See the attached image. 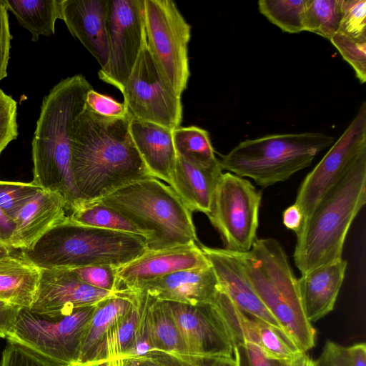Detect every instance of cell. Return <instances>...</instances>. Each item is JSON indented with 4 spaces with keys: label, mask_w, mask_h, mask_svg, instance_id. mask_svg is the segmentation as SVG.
<instances>
[{
    "label": "cell",
    "mask_w": 366,
    "mask_h": 366,
    "mask_svg": "<svg viewBox=\"0 0 366 366\" xmlns=\"http://www.w3.org/2000/svg\"><path fill=\"white\" fill-rule=\"evenodd\" d=\"M11 39L7 6L5 0H0V81L7 76Z\"/></svg>",
    "instance_id": "44"
},
{
    "label": "cell",
    "mask_w": 366,
    "mask_h": 366,
    "mask_svg": "<svg viewBox=\"0 0 366 366\" xmlns=\"http://www.w3.org/2000/svg\"><path fill=\"white\" fill-rule=\"evenodd\" d=\"M306 0H259L258 8L270 22L283 31L300 33L303 31Z\"/></svg>",
    "instance_id": "33"
},
{
    "label": "cell",
    "mask_w": 366,
    "mask_h": 366,
    "mask_svg": "<svg viewBox=\"0 0 366 366\" xmlns=\"http://www.w3.org/2000/svg\"><path fill=\"white\" fill-rule=\"evenodd\" d=\"M146 358L159 366H237L235 356H207L191 353H172L154 350Z\"/></svg>",
    "instance_id": "34"
},
{
    "label": "cell",
    "mask_w": 366,
    "mask_h": 366,
    "mask_svg": "<svg viewBox=\"0 0 366 366\" xmlns=\"http://www.w3.org/2000/svg\"><path fill=\"white\" fill-rule=\"evenodd\" d=\"M199 243L157 251L147 250L118 269L117 277L121 287L131 288L141 282L179 270L209 265Z\"/></svg>",
    "instance_id": "18"
},
{
    "label": "cell",
    "mask_w": 366,
    "mask_h": 366,
    "mask_svg": "<svg viewBox=\"0 0 366 366\" xmlns=\"http://www.w3.org/2000/svg\"><path fill=\"white\" fill-rule=\"evenodd\" d=\"M114 293L84 283L70 269H41L35 300L29 310L47 318H58L97 304Z\"/></svg>",
    "instance_id": "15"
},
{
    "label": "cell",
    "mask_w": 366,
    "mask_h": 366,
    "mask_svg": "<svg viewBox=\"0 0 366 366\" xmlns=\"http://www.w3.org/2000/svg\"><path fill=\"white\" fill-rule=\"evenodd\" d=\"M347 262L343 259L320 266L297 279L308 320L315 322L333 310Z\"/></svg>",
    "instance_id": "23"
},
{
    "label": "cell",
    "mask_w": 366,
    "mask_h": 366,
    "mask_svg": "<svg viewBox=\"0 0 366 366\" xmlns=\"http://www.w3.org/2000/svg\"><path fill=\"white\" fill-rule=\"evenodd\" d=\"M41 269L21 254L0 258V301L29 310L35 300Z\"/></svg>",
    "instance_id": "25"
},
{
    "label": "cell",
    "mask_w": 366,
    "mask_h": 366,
    "mask_svg": "<svg viewBox=\"0 0 366 366\" xmlns=\"http://www.w3.org/2000/svg\"><path fill=\"white\" fill-rule=\"evenodd\" d=\"M237 366H239V365H238V362H237Z\"/></svg>",
    "instance_id": "54"
},
{
    "label": "cell",
    "mask_w": 366,
    "mask_h": 366,
    "mask_svg": "<svg viewBox=\"0 0 366 366\" xmlns=\"http://www.w3.org/2000/svg\"><path fill=\"white\" fill-rule=\"evenodd\" d=\"M262 192L247 179L222 173L207 214L222 240L224 249L249 251L257 237Z\"/></svg>",
    "instance_id": "10"
},
{
    "label": "cell",
    "mask_w": 366,
    "mask_h": 366,
    "mask_svg": "<svg viewBox=\"0 0 366 366\" xmlns=\"http://www.w3.org/2000/svg\"><path fill=\"white\" fill-rule=\"evenodd\" d=\"M339 32L358 41H366V1L341 0Z\"/></svg>",
    "instance_id": "37"
},
{
    "label": "cell",
    "mask_w": 366,
    "mask_h": 366,
    "mask_svg": "<svg viewBox=\"0 0 366 366\" xmlns=\"http://www.w3.org/2000/svg\"><path fill=\"white\" fill-rule=\"evenodd\" d=\"M148 305V302H147ZM155 347L149 331L147 309L141 321L132 345L122 358L139 359L145 357L149 352L154 350Z\"/></svg>",
    "instance_id": "43"
},
{
    "label": "cell",
    "mask_w": 366,
    "mask_h": 366,
    "mask_svg": "<svg viewBox=\"0 0 366 366\" xmlns=\"http://www.w3.org/2000/svg\"><path fill=\"white\" fill-rule=\"evenodd\" d=\"M0 366H66L51 361L16 342L7 341Z\"/></svg>",
    "instance_id": "39"
},
{
    "label": "cell",
    "mask_w": 366,
    "mask_h": 366,
    "mask_svg": "<svg viewBox=\"0 0 366 366\" xmlns=\"http://www.w3.org/2000/svg\"><path fill=\"white\" fill-rule=\"evenodd\" d=\"M213 304L226 323L235 345L252 342L267 357L285 362L303 352L285 333L239 308L221 288Z\"/></svg>",
    "instance_id": "16"
},
{
    "label": "cell",
    "mask_w": 366,
    "mask_h": 366,
    "mask_svg": "<svg viewBox=\"0 0 366 366\" xmlns=\"http://www.w3.org/2000/svg\"><path fill=\"white\" fill-rule=\"evenodd\" d=\"M147 320L155 350L188 353L180 332L163 302L149 295Z\"/></svg>",
    "instance_id": "29"
},
{
    "label": "cell",
    "mask_w": 366,
    "mask_h": 366,
    "mask_svg": "<svg viewBox=\"0 0 366 366\" xmlns=\"http://www.w3.org/2000/svg\"><path fill=\"white\" fill-rule=\"evenodd\" d=\"M364 154H366L365 102L342 134L301 183L295 204L302 211L304 219Z\"/></svg>",
    "instance_id": "12"
},
{
    "label": "cell",
    "mask_w": 366,
    "mask_h": 366,
    "mask_svg": "<svg viewBox=\"0 0 366 366\" xmlns=\"http://www.w3.org/2000/svg\"><path fill=\"white\" fill-rule=\"evenodd\" d=\"M129 132L151 175L171 187L177 154L172 131L129 115Z\"/></svg>",
    "instance_id": "22"
},
{
    "label": "cell",
    "mask_w": 366,
    "mask_h": 366,
    "mask_svg": "<svg viewBox=\"0 0 366 366\" xmlns=\"http://www.w3.org/2000/svg\"><path fill=\"white\" fill-rule=\"evenodd\" d=\"M97 305L76 309L58 318H47L22 308L12 332L6 339L54 362L76 366Z\"/></svg>",
    "instance_id": "8"
},
{
    "label": "cell",
    "mask_w": 366,
    "mask_h": 366,
    "mask_svg": "<svg viewBox=\"0 0 366 366\" xmlns=\"http://www.w3.org/2000/svg\"><path fill=\"white\" fill-rule=\"evenodd\" d=\"M334 141L333 137L320 132L267 135L239 142L219 162L222 170L251 178L267 187L309 167Z\"/></svg>",
    "instance_id": "7"
},
{
    "label": "cell",
    "mask_w": 366,
    "mask_h": 366,
    "mask_svg": "<svg viewBox=\"0 0 366 366\" xmlns=\"http://www.w3.org/2000/svg\"><path fill=\"white\" fill-rule=\"evenodd\" d=\"M17 102L0 89V154L18 137Z\"/></svg>",
    "instance_id": "40"
},
{
    "label": "cell",
    "mask_w": 366,
    "mask_h": 366,
    "mask_svg": "<svg viewBox=\"0 0 366 366\" xmlns=\"http://www.w3.org/2000/svg\"><path fill=\"white\" fill-rule=\"evenodd\" d=\"M39 189L32 182L0 180V207L14 222L21 207Z\"/></svg>",
    "instance_id": "35"
},
{
    "label": "cell",
    "mask_w": 366,
    "mask_h": 366,
    "mask_svg": "<svg viewBox=\"0 0 366 366\" xmlns=\"http://www.w3.org/2000/svg\"><path fill=\"white\" fill-rule=\"evenodd\" d=\"M81 366H127L124 358L105 359L93 361Z\"/></svg>",
    "instance_id": "51"
},
{
    "label": "cell",
    "mask_w": 366,
    "mask_h": 366,
    "mask_svg": "<svg viewBox=\"0 0 366 366\" xmlns=\"http://www.w3.org/2000/svg\"><path fill=\"white\" fill-rule=\"evenodd\" d=\"M19 24L29 30L32 41H38L41 35L54 34L55 23L61 19V0H5Z\"/></svg>",
    "instance_id": "28"
},
{
    "label": "cell",
    "mask_w": 366,
    "mask_h": 366,
    "mask_svg": "<svg viewBox=\"0 0 366 366\" xmlns=\"http://www.w3.org/2000/svg\"><path fill=\"white\" fill-rule=\"evenodd\" d=\"M66 218L62 196L39 189L14 219V229L8 245L13 249H27Z\"/></svg>",
    "instance_id": "21"
},
{
    "label": "cell",
    "mask_w": 366,
    "mask_h": 366,
    "mask_svg": "<svg viewBox=\"0 0 366 366\" xmlns=\"http://www.w3.org/2000/svg\"><path fill=\"white\" fill-rule=\"evenodd\" d=\"M121 92L131 117L172 131L180 127L181 97L161 74L147 42Z\"/></svg>",
    "instance_id": "11"
},
{
    "label": "cell",
    "mask_w": 366,
    "mask_h": 366,
    "mask_svg": "<svg viewBox=\"0 0 366 366\" xmlns=\"http://www.w3.org/2000/svg\"><path fill=\"white\" fill-rule=\"evenodd\" d=\"M330 41L352 66L360 82L364 84L366 81V41L354 39L339 31Z\"/></svg>",
    "instance_id": "36"
},
{
    "label": "cell",
    "mask_w": 366,
    "mask_h": 366,
    "mask_svg": "<svg viewBox=\"0 0 366 366\" xmlns=\"http://www.w3.org/2000/svg\"><path fill=\"white\" fill-rule=\"evenodd\" d=\"M199 245L212 266L221 290L234 304L285 334L254 292L236 257L224 249L212 248L201 243Z\"/></svg>",
    "instance_id": "19"
},
{
    "label": "cell",
    "mask_w": 366,
    "mask_h": 366,
    "mask_svg": "<svg viewBox=\"0 0 366 366\" xmlns=\"http://www.w3.org/2000/svg\"><path fill=\"white\" fill-rule=\"evenodd\" d=\"M109 0H61V19L104 67L109 58L107 19Z\"/></svg>",
    "instance_id": "20"
},
{
    "label": "cell",
    "mask_w": 366,
    "mask_h": 366,
    "mask_svg": "<svg viewBox=\"0 0 366 366\" xmlns=\"http://www.w3.org/2000/svg\"><path fill=\"white\" fill-rule=\"evenodd\" d=\"M138 291L122 287L97 303L90 321L76 366L94 360L99 345L109 330L131 308Z\"/></svg>",
    "instance_id": "26"
},
{
    "label": "cell",
    "mask_w": 366,
    "mask_h": 366,
    "mask_svg": "<svg viewBox=\"0 0 366 366\" xmlns=\"http://www.w3.org/2000/svg\"><path fill=\"white\" fill-rule=\"evenodd\" d=\"M126 360V365L127 366H159L156 363L146 359V358H139V359H127Z\"/></svg>",
    "instance_id": "52"
},
{
    "label": "cell",
    "mask_w": 366,
    "mask_h": 366,
    "mask_svg": "<svg viewBox=\"0 0 366 366\" xmlns=\"http://www.w3.org/2000/svg\"><path fill=\"white\" fill-rule=\"evenodd\" d=\"M147 46L161 74L180 97L190 76L191 26L171 0H144Z\"/></svg>",
    "instance_id": "9"
},
{
    "label": "cell",
    "mask_w": 366,
    "mask_h": 366,
    "mask_svg": "<svg viewBox=\"0 0 366 366\" xmlns=\"http://www.w3.org/2000/svg\"><path fill=\"white\" fill-rule=\"evenodd\" d=\"M234 353L239 366H288L287 362L267 357L257 345L249 342L237 344Z\"/></svg>",
    "instance_id": "42"
},
{
    "label": "cell",
    "mask_w": 366,
    "mask_h": 366,
    "mask_svg": "<svg viewBox=\"0 0 366 366\" xmlns=\"http://www.w3.org/2000/svg\"><path fill=\"white\" fill-rule=\"evenodd\" d=\"M21 309L0 301V337L6 339L12 332Z\"/></svg>",
    "instance_id": "46"
},
{
    "label": "cell",
    "mask_w": 366,
    "mask_h": 366,
    "mask_svg": "<svg viewBox=\"0 0 366 366\" xmlns=\"http://www.w3.org/2000/svg\"><path fill=\"white\" fill-rule=\"evenodd\" d=\"M174 149L177 156L202 165L219 162L214 155L207 131L196 126L178 127L172 131Z\"/></svg>",
    "instance_id": "31"
},
{
    "label": "cell",
    "mask_w": 366,
    "mask_h": 366,
    "mask_svg": "<svg viewBox=\"0 0 366 366\" xmlns=\"http://www.w3.org/2000/svg\"><path fill=\"white\" fill-rule=\"evenodd\" d=\"M85 106L92 112L107 117H125L129 115L124 103L100 94L93 88L86 95Z\"/></svg>",
    "instance_id": "41"
},
{
    "label": "cell",
    "mask_w": 366,
    "mask_h": 366,
    "mask_svg": "<svg viewBox=\"0 0 366 366\" xmlns=\"http://www.w3.org/2000/svg\"><path fill=\"white\" fill-rule=\"evenodd\" d=\"M14 229L13 220L0 207V243L8 245Z\"/></svg>",
    "instance_id": "49"
},
{
    "label": "cell",
    "mask_w": 366,
    "mask_h": 366,
    "mask_svg": "<svg viewBox=\"0 0 366 366\" xmlns=\"http://www.w3.org/2000/svg\"><path fill=\"white\" fill-rule=\"evenodd\" d=\"M287 364L288 366H317L316 360L309 356L307 352H302Z\"/></svg>",
    "instance_id": "50"
},
{
    "label": "cell",
    "mask_w": 366,
    "mask_h": 366,
    "mask_svg": "<svg viewBox=\"0 0 366 366\" xmlns=\"http://www.w3.org/2000/svg\"><path fill=\"white\" fill-rule=\"evenodd\" d=\"M129 114L107 117L84 107L74 124L71 170L83 202L101 199L132 182L153 177L129 132Z\"/></svg>",
    "instance_id": "1"
},
{
    "label": "cell",
    "mask_w": 366,
    "mask_h": 366,
    "mask_svg": "<svg viewBox=\"0 0 366 366\" xmlns=\"http://www.w3.org/2000/svg\"><path fill=\"white\" fill-rule=\"evenodd\" d=\"M138 292L134 305L104 335L93 361L122 358L129 348L148 302L147 294L139 291Z\"/></svg>",
    "instance_id": "27"
},
{
    "label": "cell",
    "mask_w": 366,
    "mask_h": 366,
    "mask_svg": "<svg viewBox=\"0 0 366 366\" xmlns=\"http://www.w3.org/2000/svg\"><path fill=\"white\" fill-rule=\"evenodd\" d=\"M349 366H366V345L355 343L345 347Z\"/></svg>",
    "instance_id": "48"
},
{
    "label": "cell",
    "mask_w": 366,
    "mask_h": 366,
    "mask_svg": "<svg viewBox=\"0 0 366 366\" xmlns=\"http://www.w3.org/2000/svg\"><path fill=\"white\" fill-rule=\"evenodd\" d=\"M109 58L99 78L120 92L147 42L144 0H109Z\"/></svg>",
    "instance_id": "13"
},
{
    "label": "cell",
    "mask_w": 366,
    "mask_h": 366,
    "mask_svg": "<svg viewBox=\"0 0 366 366\" xmlns=\"http://www.w3.org/2000/svg\"><path fill=\"white\" fill-rule=\"evenodd\" d=\"M92 88L81 74L56 84L43 99L31 143L32 182L61 194L67 214L83 202L71 170V139L75 119Z\"/></svg>",
    "instance_id": "2"
},
{
    "label": "cell",
    "mask_w": 366,
    "mask_h": 366,
    "mask_svg": "<svg viewBox=\"0 0 366 366\" xmlns=\"http://www.w3.org/2000/svg\"><path fill=\"white\" fill-rule=\"evenodd\" d=\"M316 362L317 366H349L345 347L330 340L325 342Z\"/></svg>",
    "instance_id": "45"
},
{
    "label": "cell",
    "mask_w": 366,
    "mask_h": 366,
    "mask_svg": "<svg viewBox=\"0 0 366 366\" xmlns=\"http://www.w3.org/2000/svg\"><path fill=\"white\" fill-rule=\"evenodd\" d=\"M67 218L81 224L132 233L146 239L144 233L135 224L99 201L83 202L68 214Z\"/></svg>",
    "instance_id": "30"
},
{
    "label": "cell",
    "mask_w": 366,
    "mask_h": 366,
    "mask_svg": "<svg viewBox=\"0 0 366 366\" xmlns=\"http://www.w3.org/2000/svg\"><path fill=\"white\" fill-rule=\"evenodd\" d=\"M341 0H306L303 31L330 39L340 29Z\"/></svg>",
    "instance_id": "32"
},
{
    "label": "cell",
    "mask_w": 366,
    "mask_h": 366,
    "mask_svg": "<svg viewBox=\"0 0 366 366\" xmlns=\"http://www.w3.org/2000/svg\"><path fill=\"white\" fill-rule=\"evenodd\" d=\"M222 169L219 162L202 165L177 155L171 187L192 211L210 212L214 189Z\"/></svg>",
    "instance_id": "24"
},
{
    "label": "cell",
    "mask_w": 366,
    "mask_h": 366,
    "mask_svg": "<svg viewBox=\"0 0 366 366\" xmlns=\"http://www.w3.org/2000/svg\"><path fill=\"white\" fill-rule=\"evenodd\" d=\"M13 249L9 246L0 243V258L13 253Z\"/></svg>",
    "instance_id": "53"
},
{
    "label": "cell",
    "mask_w": 366,
    "mask_h": 366,
    "mask_svg": "<svg viewBox=\"0 0 366 366\" xmlns=\"http://www.w3.org/2000/svg\"><path fill=\"white\" fill-rule=\"evenodd\" d=\"M129 289L144 292L158 300L204 305L214 302L220 286L209 264L179 270Z\"/></svg>",
    "instance_id": "17"
},
{
    "label": "cell",
    "mask_w": 366,
    "mask_h": 366,
    "mask_svg": "<svg viewBox=\"0 0 366 366\" xmlns=\"http://www.w3.org/2000/svg\"><path fill=\"white\" fill-rule=\"evenodd\" d=\"M162 301L173 317L188 353L234 355L236 345L233 337L213 303L189 305Z\"/></svg>",
    "instance_id": "14"
},
{
    "label": "cell",
    "mask_w": 366,
    "mask_h": 366,
    "mask_svg": "<svg viewBox=\"0 0 366 366\" xmlns=\"http://www.w3.org/2000/svg\"><path fill=\"white\" fill-rule=\"evenodd\" d=\"M147 250L146 239L141 236L84 225L66 218L20 254L40 269L92 265L121 268Z\"/></svg>",
    "instance_id": "4"
},
{
    "label": "cell",
    "mask_w": 366,
    "mask_h": 366,
    "mask_svg": "<svg viewBox=\"0 0 366 366\" xmlns=\"http://www.w3.org/2000/svg\"><path fill=\"white\" fill-rule=\"evenodd\" d=\"M232 253L287 337L303 352L311 350L316 332L306 316L297 279L280 243L272 237L257 238L249 251Z\"/></svg>",
    "instance_id": "5"
},
{
    "label": "cell",
    "mask_w": 366,
    "mask_h": 366,
    "mask_svg": "<svg viewBox=\"0 0 366 366\" xmlns=\"http://www.w3.org/2000/svg\"><path fill=\"white\" fill-rule=\"evenodd\" d=\"M119 269L109 265H92L70 269L84 283L97 289L116 292L122 288L117 277Z\"/></svg>",
    "instance_id": "38"
},
{
    "label": "cell",
    "mask_w": 366,
    "mask_h": 366,
    "mask_svg": "<svg viewBox=\"0 0 366 366\" xmlns=\"http://www.w3.org/2000/svg\"><path fill=\"white\" fill-rule=\"evenodd\" d=\"M303 219V214L296 204L286 208L282 213L283 224L295 233L300 229Z\"/></svg>",
    "instance_id": "47"
},
{
    "label": "cell",
    "mask_w": 366,
    "mask_h": 366,
    "mask_svg": "<svg viewBox=\"0 0 366 366\" xmlns=\"http://www.w3.org/2000/svg\"><path fill=\"white\" fill-rule=\"evenodd\" d=\"M97 201L142 231L148 250L199 243L192 212L170 186L158 179L132 182Z\"/></svg>",
    "instance_id": "6"
},
{
    "label": "cell",
    "mask_w": 366,
    "mask_h": 366,
    "mask_svg": "<svg viewBox=\"0 0 366 366\" xmlns=\"http://www.w3.org/2000/svg\"><path fill=\"white\" fill-rule=\"evenodd\" d=\"M366 202V154L322 199L296 233L293 258L304 274L342 259L349 229Z\"/></svg>",
    "instance_id": "3"
}]
</instances>
